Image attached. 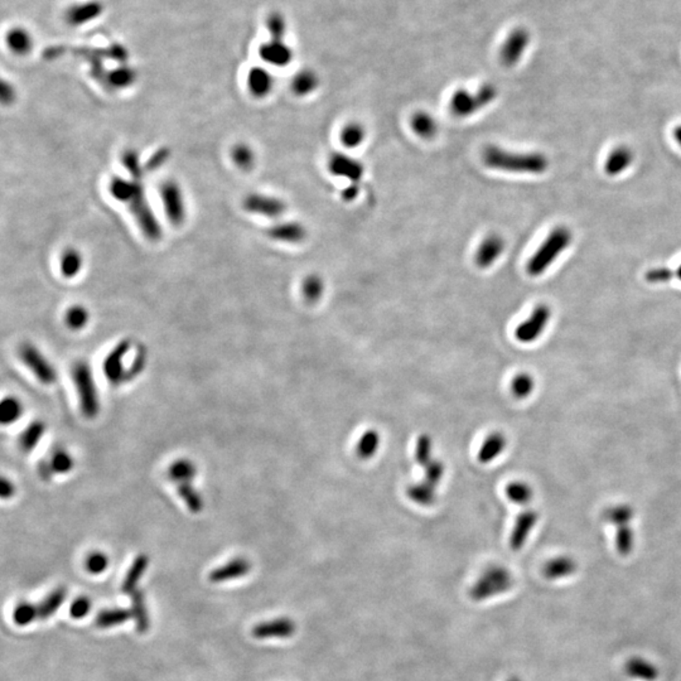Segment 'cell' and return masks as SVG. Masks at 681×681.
Wrapping results in <instances>:
<instances>
[{"label": "cell", "instance_id": "ac0fdd59", "mask_svg": "<svg viewBox=\"0 0 681 681\" xmlns=\"http://www.w3.org/2000/svg\"><path fill=\"white\" fill-rule=\"evenodd\" d=\"M505 250V241L500 235H490L481 242L476 252V264L482 269L490 268L496 263Z\"/></svg>", "mask_w": 681, "mask_h": 681}, {"label": "cell", "instance_id": "6da1fadb", "mask_svg": "<svg viewBox=\"0 0 681 681\" xmlns=\"http://www.w3.org/2000/svg\"><path fill=\"white\" fill-rule=\"evenodd\" d=\"M482 161L488 168L510 173L542 174L549 168V159L542 153H518L498 146H487L482 151Z\"/></svg>", "mask_w": 681, "mask_h": 681}, {"label": "cell", "instance_id": "4316f807", "mask_svg": "<svg viewBox=\"0 0 681 681\" xmlns=\"http://www.w3.org/2000/svg\"><path fill=\"white\" fill-rule=\"evenodd\" d=\"M8 48L18 56H26L33 48L32 34L22 27L11 28L6 37Z\"/></svg>", "mask_w": 681, "mask_h": 681}, {"label": "cell", "instance_id": "6f0895ef", "mask_svg": "<svg viewBox=\"0 0 681 681\" xmlns=\"http://www.w3.org/2000/svg\"><path fill=\"white\" fill-rule=\"evenodd\" d=\"M107 565H109V559L104 553L96 552V553L90 554L86 559V569L92 574H100L102 572H105Z\"/></svg>", "mask_w": 681, "mask_h": 681}, {"label": "cell", "instance_id": "74e56055", "mask_svg": "<svg viewBox=\"0 0 681 681\" xmlns=\"http://www.w3.org/2000/svg\"><path fill=\"white\" fill-rule=\"evenodd\" d=\"M195 475H197V468L195 463L186 458L176 461L168 468V477L171 478V481H173L174 483L193 481Z\"/></svg>", "mask_w": 681, "mask_h": 681}, {"label": "cell", "instance_id": "ba28073f", "mask_svg": "<svg viewBox=\"0 0 681 681\" xmlns=\"http://www.w3.org/2000/svg\"><path fill=\"white\" fill-rule=\"evenodd\" d=\"M19 358L39 382L43 385H52L56 382V370L32 343H24L19 347Z\"/></svg>", "mask_w": 681, "mask_h": 681}, {"label": "cell", "instance_id": "8d00e7d4", "mask_svg": "<svg viewBox=\"0 0 681 681\" xmlns=\"http://www.w3.org/2000/svg\"><path fill=\"white\" fill-rule=\"evenodd\" d=\"M45 431V425L42 422L37 420L31 423L19 436V446L24 452H32L38 446L39 441H42Z\"/></svg>", "mask_w": 681, "mask_h": 681}, {"label": "cell", "instance_id": "ab89813d", "mask_svg": "<svg viewBox=\"0 0 681 681\" xmlns=\"http://www.w3.org/2000/svg\"><path fill=\"white\" fill-rule=\"evenodd\" d=\"M633 515L635 511L630 505L621 503V505L606 508L604 511V519L609 524L620 527V526L630 525L631 520L633 519Z\"/></svg>", "mask_w": 681, "mask_h": 681}, {"label": "cell", "instance_id": "3957f363", "mask_svg": "<svg viewBox=\"0 0 681 681\" xmlns=\"http://www.w3.org/2000/svg\"><path fill=\"white\" fill-rule=\"evenodd\" d=\"M497 95V87L492 84L482 85L476 92H471L466 89H458L453 92L449 101V109L456 117H468L480 112L481 109L488 107L491 102L496 100Z\"/></svg>", "mask_w": 681, "mask_h": 681}, {"label": "cell", "instance_id": "7c38bea8", "mask_svg": "<svg viewBox=\"0 0 681 681\" xmlns=\"http://www.w3.org/2000/svg\"><path fill=\"white\" fill-rule=\"evenodd\" d=\"M259 56L269 66L286 68L294 60V52L285 39H269L259 47Z\"/></svg>", "mask_w": 681, "mask_h": 681}, {"label": "cell", "instance_id": "816d5d0a", "mask_svg": "<svg viewBox=\"0 0 681 681\" xmlns=\"http://www.w3.org/2000/svg\"><path fill=\"white\" fill-rule=\"evenodd\" d=\"M431 452H433L431 438L428 434H422L419 436L417 447H415V459L419 466L425 468L434 459L431 457Z\"/></svg>", "mask_w": 681, "mask_h": 681}, {"label": "cell", "instance_id": "f5cc1de1", "mask_svg": "<svg viewBox=\"0 0 681 681\" xmlns=\"http://www.w3.org/2000/svg\"><path fill=\"white\" fill-rule=\"evenodd\" d=\"M73 468V458L65 451H58L52 456L50 471L53 473H68Z\"/></svg>", "mask_w": 681, "mask_h": 681}, {"label": "cell", "instance_id": "b9f144b4", "mask_svg": "<svg viewBox=\"0 0 681 681\" xmlns=\"http://www.w3.org/2000/svg\"><path fill=\"white\" fill-rule=\"evenodd\" d=\"M366 136V130L363 125L356 122H352L343 127L340 130V143L347 148H358L361 146Z\"/></svg>", "mask_w": 681, "mask_h": 681}, {"label": "cell", "instance_id": "9a60e30c", "mask_svg": "<svg viewBox=\"0 0 681 681\" xmlns=\"http://www.w3.org/2000/svg\"><path fill=\"white\" fill-rule=\"evenodd\" d=\"M104 13V4L100 0H87L70 6L65 18L66 22L73 27H81L90 22H94Z\"/></svg>", "mask_w": 681, "mask_h": 681}, {"label": "cell", "instance_id": "44dd1931", "mask_svg": "<svg viewBox=\"0 0 681 681\" xmlns=\"http://www.w3.org/2000/svg\"><path fill=\"white\" fill-rule=\"evenodd\" d=\"M250 568L252 565L245 558H235L230 560L229 563L213 569L208 578L213 583H222L245 577L250 572Z\"/></svg>", "mask_w": 681, "mask_h": 681}, {"label": "cell", "instance_id": "d590c367", "mask_svg": "<svg viewBox=\"0 0 681 681\" xmlns=\"http://www.w3.org/2000/svg\"><path fill=\"white\" fill-rule=\"evenodd\" d=\"M176 487H177L178 496L182 498V501L186 503V506L188 508L191 513H193V514L201 513L202 508H203V501H202L200 493L192 485V481L179 482V483H176Z\"/></svg>", "mask_w": 681, "mask_h": 681}, {"label": "cell", "instance_id": "9f6ffc18", "mask_svg": "<svg viewBox=\"0 0 681 681\" xmlns=\"http://www.w3.org/2000/svg\"><path fill=\"white\" fill-rule=\"evenodd\" d=\"M674 278H675V272H672L671 269L665 268V267L650 269L645 275V279L648 280V283H651V284L669 283Z\"/></svg>", "mask_w": 681, "mask_h": 681}, {"label": "cell", "instance_id": "836d02e7", "mask_svg": "<svg viewBox=\"0 0 681 681\" xmlns=\"http://www.w3.org/2000/svg\"><path fill=\"white\" fill-rule=\"evenodd\" d=\"M68 596V591L65 586H60L50 593L47 597L37 606L39 620H47L50 616L56 613L57 609L61 607Z\"/></svg>", "mask_w": 681, "mask_h": 681}, {"label": "cell", "instance_id": "9c48e42d", "mask_svg": "<svg viewBox=\"0 0 681 681\" xmlns=\"http://www.w3.org/2000/svg\"><path fill=\"white\" fill-rule=\"evenodd\" d=\"M531 34L524 27L513 29L500 48V61L506 68H514L525 55L530 45Z\"/></svg>", "mask_w": 681, "mask_h": 681}, {"label": "cell", "instance_id": "11a10c76", "mask_svg": "<svg viewBox=\"0 0 681 681\" xmlns=\"http://www.w3.org/2000/svg\"><path fill=\"white\" fill-rule=\"evenodd\" d=\"M14 621L17 625L26 626L38 618L37 606L31 604H21L14 611Z\"/></svg>", "mask_w": 681, "mask_h": 681}, {"label": "cell", "instance_id": "83f0119b", "mask_svg": "<svg viewBox=\"0 0 681 681\" xmlns=\"http://www.w3.org/2000/svg\"><path fill=\"white\" fill-rule=\"evenodd\" d=\"M319 77L317 73L306 68L296 73V76L291 80V89L293 94L299 97L311 95L316 90L318 89Z\"/></svg>", "mask_w": 681, "mask_h": 681}, {"label": "cell", "instance_id": "4dcf8cb0", "mask_svg": "<svg viewBox=\"0 0 681 681\" xmlns=\"http://www.w3.org/2000/svg\"><path fill=\"white\" fill-rule=\"evenodd\" d=\"M410 127L413 129L414 133L422 139H431L436 136L438 132L436 119L427 112H415L410 120Z\"/></svg>", "mask_w": 681, "mask_h": 681}, {"label": "cell", "instance_id": "c3c4849f", "mask_svg": "<svg viewBox=\"0 0 681 681\" xmlns=\"http://www.w3.org/2000/svg\"><path fill=\"white\" fill-rule=\"evenodd\" d=\"M267 28L270 38L285 39L288 32V22L284 14L280 11H272L267 18Z\"/></svg>", "mask_w": 681, "mask_h": 681}, {"label": "cell", "instance_id": "7bdbcfd3", "mask_svg": "<svg viewBox=\"0 0 681 681\" xmlns=\"http://www.w3.org/2000/svg\"><path fill=\"white\" fill-rule=\"evenodd\" d=\"M535 387V380L527 372H521L515 376L511 381V394L519 400H524L527 397H530Z\"/></svg>", "mask_w": 681, "mask_h": 681}, {"label": "cell", "instance_id": "be15d7a7", "mask_svg": "<svg viewBox=\"0 0 681 681\" xmlns=\"http://www.w3.org/2000/svg\"><path fill=\"white\" fill-rule=\"evenodd\" d=\"M672 136H674L676 143H677L681 148V124L672 130Z\"/></svg>", "mask_w": 681, "mask_h": 681}, {"label": "cell", "instance_id": "cb8c5ba5", "mask_svg": "<svg viewBox=\"0 0 681 681\" xmlns=\"http://www.w3.org/2000/svg\"><path fill=\"white\" fill-rule=\"evenodd\" d=\"M60 273L66 279H73L84 269V255L76 247H66L58 259Z\"/></svg>", "mask_w": 681, "mask_h": 681}, {"label": "cell", "instance_id": "d4e9b609", "mask_svg": "<svg viewBox=\"0 0 681 681\" xmlns=\"http://www.w3.org/2000/svg\"><path fill=\"white\" fill-rule=\"evenodd\" d=\"M625 672L632 679L643 681H655L660 675L656 665L638 656H633L626 661Z\"/></svg>", "mask_w": 681, "mask_h": 681}, {"label": "cell", "instance_id": "f6af8a7d", "mask_svg": "<svg viewBox=\"0 0 681 681\" xmlns=\"http://www.w3.org/2000/svg\"><path fill=\"white\" fill-rule=\"evenodd\" d=\"M89 321V311L81 304L71 306L65 313V323L70 330L81 331Z\"/></svg>", "mask_w": 681, "mask_h": 681}, {"label": "cell", "instance_id": "681fc988", "mask_svg": "<svg viewBox=\"0 0 681 681\" xmlns=\"http://www.w3.org/2000/svg\"><path fill=\"white\" fill-rule=\"evenodd\" d=\"M122 163H123L124 168L127 169V172L130 176V178L143 181L144 168L146 167L141 166L139 154L134 149L124 151L123 156H122Z\"/></svg>", "mask_w": 681, "mask_h": 681}, {"label": "cell", "instance_id": "6125c7cd", "mask_svg": "<svg viewBox=\"0 0 681 681\" xmlns=\"http://www.w3.org/2000/svg\"><path fill=\"white\" fill-rule=\"evenodd\" d=\"M14 492H16V488H14V485L11 483V481L8 478H3L1 480V498L3 500L9 498L14 495Z\"/></svg>", "mask_w": 681, "mask_h": 681}, {"label": "cell", "instance_id": "52a82bcc", "mask_svg": "<svg viewBox=\"0 0 681 681\" xmlns=\"http://www.w3.org/2000/svg\"><path fill=\"white\" fill-rule=\"evenodd\" d=\"M163 210L169 224L181 226L187 218V203L185 192L176 179H166L158 187Z\"/></svg>", "mask_w": 681, "mask_h": 681}, {"label": "cell", "instance_id": "db71d44e", "mask_svg": "<svg viewBox=\"0 0 681 681\" xmlns=\"http://www.w3.org/2000/svg\"><path fill=\"white\" fill-rule=\"evenodd\" d=\"M424 482L430 486L436 487L441 483L443 476L446 473V466L439 459H433L424 468Z\"/></svg>", "mask_w": 681, "mask_h": 681}, {"label": "cell", "instance_id": "4fadbf2b", "mask_svg": "<svg viewBox=\"0 0 681 681\" xmlns=\"http://www.w3.org/2000/svg\"><path fill=\"white\" fill-rule=\"evenodd\" d=\"M130 351V340H124L109 352L104 361V372L112 384H120L125 377H128L127 369H124L125 358Z\"/></svg>", "mask_w": 681, "mask_h": 681}, {"label": "cell", "instance_id": "8992f818", "mask_svg": "<svg viewBox=\"0 0 681 681\" xmlns=\"http://www.w3.org/2000/svg\"><path fill=\"white\" fill-rule=\"evenodd\" d=\"M125 205L128 206L129 211L133 215L140 231L146 239L151 241L161 240L163 236L162 226L146 198L144 185L135 192L134 195Z\"/></svg>", "mask_w": 681, "mask_h": 681}, {"label": "cell", "instance_id": "91938a15", "mask_svg": "<svg viewBox=\"0 0 681 681\" xmlns=\"http://www.w3.org/2000/svg\"><path fill=\"white\" fill-rule=\"evenodd\" d=\"M0 96H1L3 104L8 105V104H11L14 101L17 94H16V89L13 87V85L6 82V81H3L1 87H0Z\"/></svg>", "mask_w": 681, "mask_h": 681}, {"label": "cell", "instance_id": "e0dca14e", "mask_svg": "<svg viewBox=\"0 0 681 681\" xmlns=\"http://www.w3.org/2000/svg\"><path fill=\"white\" fill-rule=\"evenodd\" d=\"M274 84H275V80H274L273 73L263 66L250 68V71L246 76L247 90L254 97L257 99L267 97L273 91Z\"/></svg>", "mask_w": 681, "mask_h": 681}, {"label": "cell", "instance_id": "680465c9", "mask_svg": "<svg viewBox=\"0 0 681 681\" xmlns=\"http://www.w3.org/2000/svg\"><path fill=\"white\" fill-rule=\"evenodd\" d=\"M90 609H91V602H90L89 598L78 597L71 604L70 613L73 618H82L86 614L89 613Z\"/></svg>", "mask_w": 681, "mask_h": 681}, {"label": "cell", "instance_id": "d6986e66", "mask_svg": "<svg viewBox=\"0 0 681 681\" xmlns=\"http://www.w3.org/2000/svg\"><path fill=\"white\" fill-rule=\"evenodd\" d=\"M270 239L285 244H299L306 240L307 230L299 222L296 221H284L273 225L268 230Z\"/></svg>", "mask_w": 681, "mask_h": 681}, {"label": "cell", "instance_id": "f546056e", "mask_svg": "<svg viewBox=\"0 0 681 681\" xmlns=\"http://www.w3.org/2000/svg\"><path fill=\"white\" fill-rule=\"evenodd\" d=\"M132 598V617L134 618L136 630L139 633H146L149 630V614L146 608V598L144 593L140 589H136L135 592L129 594Z\"/></svg>", "mask_w": 681, "mask_h": 681}, {"label": "cell", "instance_id": "d6a6232c", "mask_svg": "<svg viewBox=\"0 0 681 681\" xmlns=\"http://www.w3.org/2000/svg\"><path fill=\"white\" fill-rule=\"evenodd\" d=\"M230 156H231V161L235 166L241 171H244V172L252 171L255 166V162H257L255 151L252 146L246 144V143H236L231 148Z\"/></svg>", "mask_w": 681, "mask_h": 681}, {"label": "cell", "instance_id": "5b68a950", "mask_svg": "<svg viewBox=\"0 0 681 681\" xmlns=\"http://www.w3.org/2000/svg\"><path fill=\"white\" fill-rule=\"evenodd\" d=\"M73 377L81 412L86 418H95L99 414L100 404H99L94 375L89 365L84 361L75 363L73 368Z\"/></svg>", "mask_w": 681, "mask_h": 681}, {"label": "cell", "instance_id": "f35d334b", "mask_svg": "<svg viewBox=\"0 0 681 681\" xmlns=\"http://www.w3.org/2000/svg\"><path fill=\"white\" fill-rule=\"evenodd\" d=\"M380 443H381V436L377 430L370 429L365 431L358 443L356 452L358 457L365 461L374 457L379 451Z\"/></svg>", "mask_w": 681, "mask_h": 681}, {"label": "cell", "instance_id": "7402d4cb", "mask_svg": "<svg viewBox=\"0 0 681 681\" xmlns=\"http://www.w3.org/2000/svg\"><path fill=\"white\" fill-rule=\"evenodd\" d=\"M633 162V151L627 146H620L614 148L609 153L604 162V172L609 177H616L618 174L627 171Z\"/></svg>", "mask_w": 681, "mask_h": 681}, {"label": "cell", "instance_id": "7a4b0ae2", "mask_svg": "<svg viewBox=\"0 0 681 681\" xmlns=\"http://www.w3.org/2000/svg\"><path fill=\"white\" fill-rule=\"evenodd\" d=\"M573 234L568 227L558 226L547 235L542 245L536 250L526 264V272L531 277H539L557 262L563 252L569 247Z\"/></svg>", "mask_w": 681, "mask_h": 681}, {"label": "cell", "instance_id": "603a6c76", "mask_svg": "<svg viewBox=\"0 0 681 681\" xmlns=\"http://www.w3.org/2000/svg\"><path fill=\"white\" fill-rule=\"evenodd\" d=\"M578 569V565L574 559L560 555L557 558L550 559L542 567V575L549 581H558L562 578H567L574 574Z\"/></svg>", "mask_w": 681, "mask_h": 681}, {"label": "cell", "instance_id": "2e32d148", "mask_svg": "<svg viewBox=\"0 0 681 681\" xmlns=\"http://www.w3.org/2000/svg\"><path fill=\"white\" fill-rule=\"evenodd\" d=\"M296 631V625L291 618H277V620L263 622L254 627L252 636L257 640H268V638H289Z\"/></svg>", "mask_w": 681, "mask_h": 681}, {"label": "cell", "instance_id": "e7e4bbea", "mask_svg": "<svg viewBox=\"0 0 681 681\" xmlns=\"http://www.w3.org/2000/svg\"><path fill=\"white\" fill-rule=\"evenodd\" d=\"M675 278H677V279L680 280L681 281V264L675 270Z\"/></svg>", "mask_w": 681, "mask_h": 681}, {"label": "cell", "instance_id": "484cf974", "mask_svg": "<svg viewBox=\"0 0 681 681\" xmlns=\"http://www.w3.org/2000/svg\"><path fill=\"white\" fill-rule=\"evenodd\" d=\"M508 446V439L500 431H495L482 443L478 451V461L481 463H491L498 456L503 454L505 448Z\"/></svg>", "mask_w": 681, "mask_h": 681}, {"label": "cell", "instance_id": "f1b7e54d", "mask_svg": "<svg viewBox=\"0 0 681 681\" xmlns=\"http://www.w3.org/2000/svg\"><path fill=\"white\" fill-rule=\"evenodd\" d=\"M148 565H149V558L144 554L134 559L133 564L129 568L128 573L125 575V579L122 586V591L124 593L132 594L138 589L139 581L143 578V575L146 574Z\"/></svg>", "mask_w": 681, "mask_h": 681}, {"label": "cell", "instance_id": "94428289", "mask_svg": "<svg viewBox=\"0 0 681 681\" xmlns=\"http://www.w3.org/2000/svg\"><path fill=\"white\" fill-rule=\"evenodd\" d=\"M358 193H360V188H358V183H351L340 192V197H342L343 201L350 202L356 200Z\"/></svg>", "mask_w": 681, "mask_h": 681}, {"label": "cell", "instance_id": "60d3db41", "mask_svg": "<svg viewBox=\"0 0 681 681\" xmlns=\"http://www.w3.org/2000/svg\"><path fill=\"white\" fill-rule=\"evenodd\" d=\"M130 617H132V612L128 609H105L97 614L95 622L96 626L100 628H109V627L125 623Z\"/></svg>", "mask_w": 681, "mask_h": 681}, {"label": "cell", "instance_id": "277c9868", "mask_svg": "<svg viewBox=\"0 0 681 681\" xmlns=\"http://www.w3.org/2000/svg\"><path fill=\"white\" fill-rule=\"evenodd\" d=\"M514 584V578L506 568L501 565H490L483 570L475 584L469 589V597L476 602L486 601L488 598L508 592Z\"/></svg>", "mask_w": 681, "mask_h": 681}, {"label": "cell", "instance_id": "03108f58", "mask_svg": "<svg viewBox=\"0 0 681 681\" xmlns=\"http://www.w3.org/2000/svg\"><path fill=\"white\" fill-rule=\"evenodd\" d=\"M508 681H521V679H520V677H518V676H513V677H510V679H508Z\"/></svg>", "mask_w": 681, "mask_h": 681}, {"label": "cell", "instance_id": "e575fe53", "mask_svg": "<svg viewBox=\"0 0 681 681\" xmlns=\"http://www.w3.org/2000/svg\"><path fill=\"white\" fill-rule=\"evenodd\" d=\"M436 488L430 486L427 482H420L408 487L407 495L413 503H418L420 506H431L436 501Z\"/></svg>", "mask_w": 681, "mask_h": 681}, {"label": "cell", "instance_id": "bcb514c9", "mask_svg": "<svg viewBox=\"0 0 681 681\" xmlns=\"http://www.w3.org/2000/svg\"><path fill=\"white\" fill-rule=\"evenodd\" d=\"M506 496L516 505H527L532 500L534 492L525 482H513L506 487Z\"/></svg>", "mask_w": 681, "mask_h": 681}, {"label": "cell", "instance_id": "ee69618b", "mask_svg": "<svg viewBox=\"0 0 681 681\" xmlns=\"http://www.w3.org/2000/svg\"><path fill=\"white\" fill-rule=\"evenodd\" d=\"M302 293L308 303L318 302L324 293L323 280L321 279V277L317 274L308 275L307 278L303 280Z\"/></svg>", "mask_w": 681, "mask_h": 681}, {"label": "cell", "instance_id": "8fae6325", "mask_svg": "<svg viewBox=\"0 0 681 681\" xmlns=\"http://www.w3.org/2000/svg\"><path fill=\"white\" fill-rule=\"evenodd\" d=\"M244 210L252 215L268 218H278L284 215L286 205L275 195L265 193H250L242 201Z\"/></svg>", "mask_w": 681, "mask_h": 681}, {"label": "cell", "instance_id": "ffe728a7", "mask_svg": "<svg viewBox=\"0 0 681 681\" xmlns=\"http://www.w3.org/2000/svg\"><path fill=\"white\" fill-rule=\"evenodd\" d=\"M537 519L539 515L532 510H527L519 515L515 522L514 530L510 536V547L514 552H519L520 549L525 545Z\"/></svg>", "mask_w": 681, "mask_h": 681}, {"label": "cell", "instance_id": "1f68e13d", "mask_svg": "<svg viewBox=\"0 0 681 681\" xmlns=\"http://www.w3.org/2000/svg\"><path fill=\"white\" fill-rule=\"evenodd\" d=\"M104 80L112 89H127L134 84L136 80V73L133 68L123 63L122 66L114 68L110 73L105 75Z\"/></svg>", "mask_w": 681, "mask_h": 681}, {"label": "cell", "instance_id": "5bb4252c", "mask_svg": "<svg viewBox=\"0 0 681 681\" xmlns=\"http://www.w3.org/2000/svg\"><path fill=\"white\" fill-rule=\"evenodd\" d=\"M328 171L336 177L351 181V183H358L365 173V168L361 163L343 153H335L330 156Z\"/></svg>", "mask_w": 681, "mask_h": 681}, {"label": "cell", "instance_id": "f907efd6", "mask_svg": "<svg viewBox=\"0 0 681 681\" xmlns=\"http://www.w3.org/2000/svg\"><path fill=\"white\" fill-rule=\"evenodd\" d=\"M633 531H632L631 526L625 525L620 526L617 527V532H616V547H617V552L622 557H627L632 553L633 550V544H635V540H633Z\"/></svg>", "mask_w": 681, "mask_h": 681}, {"label": "cell", "instance_id": "30bf717a", "mask_svg": "<svg viewBox=\"0 0 681 681\" xmlns=\"http://www.w3.org/2000/svg\"><path fill=\"white\" fill-rule=\"evenodd\" d=\"M550 318H552V309L549 308V306L537 304L531 312L529 318L518 326V328L515 331L516 340L521 343L535 342L547 328Z\"/></svg>", "mask_w": 681, "mask_h": 681}, {"label": "cell", "instance_id": "7dc6e473", "mask_svg": "<svg viewBox=\"0 0 681 681\" xmlns=\"http://www.w3.org/2000/svg\"><path fill=\"white\" fill-rule=\"evenodd\" d=\"M22 402L17 397H6L1 402V413L0 419L3 425H9L16 423L18 419L22 417Z\"/></svg>", "mask_w": 681, "mask_h": 681}]
</instances>
